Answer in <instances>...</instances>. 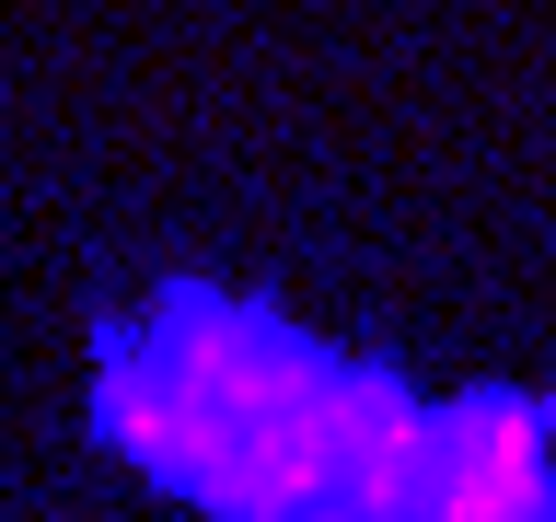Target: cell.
<instances>
[{
  "instance_id": "6da1fadb",
  "label": "cell",
  "mask_w": 556,
  "mask_h": 522,
  "mask_svg": "<svg viewBox=\"0 0 556 522\" xmlns=\"http://www.w3.org/2000/svg\"><path fill=\"white\" fill-rule=\"evenodd\" d=\"M406 522H556V383H464L429 407Z\"/></svg>"
}]
</instances>
